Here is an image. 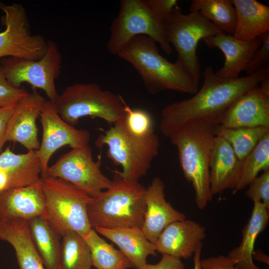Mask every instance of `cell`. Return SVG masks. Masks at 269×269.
Segmentation results:
<instances>
[{
    "instance_id": "6da1fadb",
    "label": "cell",
    "mask_w": 269,
    "mask_h": 269,
    "mask_svg": "<svg viewBox=\"0 0 269 269\" xmlns=\"http://www.w3.org/2000/svg\"><path fill=\"white\" fill-rule=\"evenodd\" d=\"M268 75L269 65L254 74L234 79L219 78L212 67L207 66L202 73L203 83L193 96L173 102L162 109L161 132L168 137L184 123L193 120L218 126L231 103Z\"/></svg>"
},
{
    "instance_id": "7a4b0ae2",
    "label": "cell",
    "mask_w": 269,
    "mask_h": 269,
    "mask_svg": "<svg viewBox=\"0 0 269 269\" xmlns=\"http://www.w3.org/2000/svg\"><path fill=\"white\" fill-rule=\"evenodd\" d=\"M116 55L136 69L151 95L165 90L194 94L199 89V84L188 72L177 62H171L160 55L156 42L146 35L134 36Z\"/></svg>"
},
{
    "instance_id": "3957f363",
    "label": "cell",
    "mask_w": 269,
    "mask_h": 269,
    "mask_svg": "<svg viewBox=\"0 0 269 269\" xmlns=\"http://www.w3.org/2000/svg\"><path fill=\"white\" fill-rule=\"evenodd\" d=\"M215 137V126L199 120L184 123L168 137L177 149L181 168L193 187L195 202L200 210L212 200L209 160Z\"/></svg>"
},
{
    "instance_id": "277c9868",
    "label": "cell",
    "mask_w": 269,
    "mask_h": 269,
    "mask_svg": "<svg viewBox=\"0 0 269 269\" xmlns=\"http://www.w3.org/2000/svg\"><path fill=\"white\" fill-rule=\"evenodd\" d=\"M113 172L111 186L92 197L88 204L90 225L93 229L141 228L145 211L146 188L138 181L127 180Z\"/></svg>"
},
{
    "instance_id": "5b68a950",
    "label": "cell",
    "mask_w": 269,
    "mask_h": 269,
    "mask_svg": "<svg viewBox=\"0 0 269 269\" xmlns=\"http://www.w3.org/2000/svg\"><path fill=\"white\" fill-rule=\"evenodd\" d=\"M40 183L44 201L42 217L60 237L67 231L86 236L93 229L87 213L92 197L61 178L40 177Z\"/></svg>"
},
{
    "instance_id": "8992f818",
    "label": "cell",
    "mask_w": 269,
    "mask_h": 269,
    "mask_svg": "<svg viewBox=\"0 0 269 269\" xmlns=\"http://www.w3.org/2000/svg\"><path fill=\"white\" fill-rule=\"evenodd\" d=\"M54 103L60 117L72 126L84 117L99 118L114 125L126 112V103L121 95L103 90L96 83L69 85Z\"/></svg>"
},
{
    "instance_id": "52a82bcc",
    "label": "cell",
    "mask_w": 269,
    "mask_h": 269,
    "mask_svg": "<svg viewBox=\"0 0 269 269\" xmlns=\"http://www.w3.org/2000/svg\"><path fill=\"white\" fill-rule=\"evenodd\" d=\"M113 125L99 135L95 144L98 147L107 146L108 156L122 168L121 171L115 170L122 177L138 181L158 154L159 138L155 133L145 136L130 133L119 122Z\"/></svg>"
},
{
    "instance_id": "ba28073f",
    "label": "cell",
    "mask_w": 269,
    "mask_h": 269,
    "mask_svg": "<svg viewBox=\"0 0 269 269\" xmlns=\"http://www.w3.org/2000/svg\"><path fill=\"white\" fill-rule=\"evenodd\" d=\"M163 23L167 39L177 52L176 62L199 84L201 72L197 55L198 43L200 40L223 32L199 12L183 14L178 5Z\"/></svg>"
},
{
    "instance_id": "9c48e42d",
    "label": "cell",
    "mask_w": 269,
    "mask_h": 269,
    "mask_svg": "<svg viewBox=\"0 0 269 269\" xmlns=\"http://www.w3.org/2000/svg\"><path fill=\"white\" fill-rule=\"evenodd\" d=\"M110 31L107 47L113 55H116L132 38L140 35L152 38L166 54L172 52L163 22L154 14L145 0H121L119 13L112 22Z\"/></svg>"
},
{
    "instance_id": "30bf717a",
    "label": "cell",
    "mask_w": 269,
    "mask_h": 269,
    "mask_svg": "<svg viewBox=\"0 0 269 269\" xmlns=\"http://www.w3.org/2000/svg\"><path fill=\"white\" fill-rule=\"evenodd\" d=\"M62 56L57 44L48 40L47 51L42 58L33 60L14 57L0 59V65L8 83L19 88L30 84L35 90H43L49 100L55 103L59 96L55 80L60 74Z\"/></svg>"
},
{
    "instance_id": "8fae6325",
    "label": "cell",
    "mask_w": 269,
    "mask_h": 269,
    "mask_svg": "<svg viewBox=\"0 0 269 269\" xmlns=\"http://www.w3.org/2000/svg\"><path fill=\"white\" fill-rule=\"evenodd\" d=\"M0 10L4 13V30L0 32V59L14 57L37 60L45 55L48 41L40 34L30 31L24 7L13 3L7 5L0 1Z\"/></svg>"
},
{
    "instance_id": "7c38bea8",
    "label": "cell",
    "mask_w": 269,
    "mask_h": 269,
    "mask_svg": "<svg viewBox=\"0 0 269 269\" xmlns=\"http://www.w3.org/2000/svg\"><path fill=\"white\" fill-rule=\"evenodd\" d=\"M100 156L94 161L92 150L87 145L72 148L62 155L54 164L48 166L46 176L62 179L94 197L113 183V180L102 172Z\"/></svg>"
},
{
    "instance_id": "4fadbf2b",
    "label": "cell",
    "mask_w": 269,
    "mask_h": 269,
    "mask_svg": "<svg viewBox=\"0 0 269 269\" xmlns=\"http://www.w3.org/2000/svg\"><path fill=\"white\" fill-rule=\"evenodd\" d=\"M39 117L43 134L36 152L42 167L40 177H43L46 175L49 161L57 150L66 145L75 148L89 145L91 134L87 130L77 129L65 122L57 112L55 103L49 100L45 102Z\"/></svg>"
},
{
    "instance_id": "5bb4252c",
    "label": "cell",
    "mask_w": 269,
    "mask_h": 269,
    "mask_svg": "<svg viewBox=\"0 0 269 269\" xmlns=\"http://www.w3.org/2000/svg\"><path fill=\"white\" fill-rule=\"evenodd\" d=\"M46 101L34 90L15 105L6 125V142L19 143L28 151L39 149L40 143L36 122Z\"/></svg>"
},
{
    "instance_id": "9a60e30c",
    "label": "cell",
    "mask_w": 269,
    "mask_h": 269,
    "mask_svg": "<svg viewBox=\"0 0 269 269\" xmlns=\"http://www.w3.org/2000/svg\"><path fill=\"white\" fill-rule=\"evenodd\" d=\"M216 126L269 128V95L264 92L258 85L250 88L231 103Z\"/></svg>"
},
{
    "instance_id": "2e32d148",
    "label": "cell",
    "mask_w": 269,
    "mask_h": 269,
    "mask_svg": "<svg viewBox=\"0 0 269 269\" xmlns=\"http://www.w3.org/2000/svg\"><path fill=\"white\" fill-rule=\"evenodd\" d=\"M144 198L145 211L141 229L147 240L155 245L168 225L184 220L186 216L166 200L164 184L158 177H154L146 188Z\"/></svg>"
},
{
    "instance_id": "e0dca14e",
    "label": "cell",
    "mask_w": 269,
    "mask_h": 269,
    "mask_svg": "<svg viewBox=\"0 0 269 269\" xmlns=\"http://www.w3.org/2000/svg\"><path fill=\"white\" fill-rule=\"evenodd\" d=\"M205 229L188 219L174 222L161 232L155 244L156 252L181 259L190 258L203 247Z\"/></svg>"
},
{
    "instance_id": "ac0fdd59",
    "label": "cell",
    "mask_w": 269,
    "mask_h": 269,
    "mask_svg": "<svg viewBox=\"0 0 269 269\" xmlns=\"http://www.w3.org/2000/svg\"><path fill=\"white\" fill-rule=\"evenodd\" d=\"M202 40L208 47L218 48L224 54V65L215 74L219 78L227 79L239 78L262 43L261 36L251 40L244 41L224 32Z\"/></svg>"
},
{
    "instance_id": "d6986e66",
    "label": "cell",
    "mask_w": 269,
    "mask_h": 269,
    "mask_svg": "<svg viewBox=\"0 0 269 269\" xmlns=\"http://www.w3.org/2000/svg\"><path fill=\"white\" fill-rule=\"evenodd\" d=\"M241 161L224 138L216 136L209 160L210 187L212 195L225 190H234L239 178Z\"/></svg>"
},
{
    "instance_id": "ffe728a7",
    "label": "cell",
    "mask_w": 269,
    "mask_h": 269,
    "mask_svg": "<svg viewBox=\"0 0 269 269\" xmlns=\"http://www.w3.org/2000/svg\"><path fill=\"white\" fill-rule=\"evenodd\" d=\"M44 208L40 179L31 185L0 192V220L18 219L28 221L42 216Z\"/></svg>"
},
{
    "instance_id": "44dd1931",
    "label": "cell",
    "mask_w": 269,
    "mask_h": 269,
    "mask_svg": "<svg viewBox=\"0 0 269 269\" xmlns=\"http://www.w3.org/2000/svg\"><path fill=\"white\" fill-rule=\"evenodd\" d=\"M0 240L13 247L19 269H45L32 241L27 220H0Z\"/></svg>"
},
{
    "instance_id": "7402d4cb",
    "label": "cell",
    "mask_w": 269,
    "mask_h": 269,
    "mask_svg": "<svg viewBox=\"0 0 269 269\" xmlns=\"http://www.w3.org/2000/svg\"><path fill=\"white\" fill-rule=\"evenodd\" d=\"M94 229L117 245L135 269H141L147 263L148 256L156 255L155 245L147 240L141 228L97 227Z\"/></svg>"
},
{
    "instance_id": "603a6c76",
    "label": "cell",
    "mask_w": 269,
    "mask_h": 269,
    "mask_svg": "<svg viewBox=\"0 0 269 269\" xmlns=\"http://www.w3.org/2000/svg\"><path fill=\"white\" fill-rule=\"evenodd\" d=\"M237 17L233 36L253 40L269 31V6L256 0H232Z\"/></svg>"
},
{
    "instance_id": "cb8c5ba5",
    "label": "cell",
    "mask_w": 269,
    "mask_h": 269,
    "mask_svg": "<svg viewBox=\"0 0 269 269\" xmlns=\"http://www.w3.org/2000/svg\"><path fill=\"white\" fill-rule=\"evenodd\" d=\"M269 221V209L261 201H254L251 217L242 231L241 244L228 255L236 266L243 269H250L255 265L252 254L255 242L259 234L267 227Z\"/></svg>"
},
{
    "instance_id": "d4e9b609",
    "label": "cell",
    "mask_w": 269,
    "mask_h": 269,
    "mask_svg": "<svg viewBox=\"0 0 269 269\" xmlns=\"http://www.w3.org/2000/svg\"><path fill=\"white\" fill-rule=\"evenodd\" d=\"M28 222L32 241L45 269H59L60 236L42 216Z\"/></svg>"
},
{
    "instance_id": "484cf974",
    "label": "cell",
    "mask_w": 269,
    "mask_h": 269,
    "mask_svg": "<svg viewBox=\"0 0 269 269\" xmlns=\"http://www.w3.org/2000/svg\"><path fill=\"white\" fill-rule=\"evenodd\" d=\"M189 10L199 12L222 31L233 35L237 17L232 0H193Z\"/></svg>"
},
{
    "instance_id": "4316f807",
    "label": "cell",
    "mask_w": 269,
    "mask_h": 269,
    "mask_svg": "<svg viewBox=\"0 0 269 269\" xmlns=\"http://www.w3.org/2000/svg\"><path fill=\"white\" fill-rule=\"evenodd\" d=\"M91 255L92 265L97 269H127L132 265L120 251L108 243L92 229L84 237Z\"/></svg>"
},
{
    "instance_id": "83f0119b",
    "label": "cell",
    "mask_w": 269,
    "mask_h": 269,
    "mask_svg": "<svg viewBox=\"0 0 269 269\" xmlns=\"http://www.w3.org/2000/svg\"><path fill=\"white\" fill-rule=\"evenodd\" d=\"M61 237L59 269H91V252L84 238L72 231Z\"/></svg>"
},
{
    "instance_id": "f1b7e54d",
    "label": "cell",
    "mask_w": 269,
    "mask_h": 269,
    "mask_svg": "<svg viewBox=\"0 0 269 269\" xmlns=\"http://www.w3.org/2000/svg\"><path fill=\"white\" fill-rule=\"evenodd\" d=\"M269 169V132L258 142L251 151L241 161L237 185L233 194L243 190L258 176L261 171Z\"/></svg>"
},
{
    "instance_id": "f546056e",
    "label": "cell",
    "mask_w": 269,
    "mask_h": 269,
    "mask_svg": "<svg viewBox=\"0 0 269 269\" xmlns=\"http://www.w3.org/2000/svg\"><path fill=\"white\" fill-rule=\"evenodd\" d=\"M269 132L264 126L224 128L215 126V134L227 140L241 161L255 147L258 142Z\"/></svg>"
},
{
    "instance_id": "4dcf8cb0",
    "label": "cell",
    "mask_w": 269,
    "mask_h": 269,
    "mask_svg": "<svg viewBox=\"0 0 269 269\" xmlns=\"http://www.w3.org/2000/svg\"><path fill=\"white\" fill-rule=\"evenodd\" d=\"M41 172V164L0 170V192L35 184Z\"/></svg>"
},
{
    "instance_id": "1f68e13d",
    "label": "cell",
    "mask_w": 269,
    "mask_h": 269,
    "mask_svg": "<svg viewBox=\"0 0 269 269\" xmlns=\"http://www.w3.org/2000/svg\"><path fill=\"white\" fill-rule=\"evenodd\" d=\"M125 115L118 122L129 132L139 136H148L154 133L150 114L142 109H132L125 105Z\"/></svg>"
},
{
    "instance_id": "d6a6232c",
    "label": "cell",
    "mask_w": 269,
    "mask_h": 269,
    "mask_svg": "<svg viewBox=\"0 0 269 269\" xmlns=\"http://www.w3.org/2000/svg\"><path fill=\"white\" fill-rule=\"evenodd\" d=\"M41 164L36 150L16 154L8 147L0 154V170L18 168Z\"/></svg>"
},
{
    "instance_id": "836d02e7",
    "label": "cell",
    "mask_w": 269,
    "mask_h": 269,
    "mask_svg": "<svg viewBox=\"0 0 269 269\" xmlns=\"http://www.w3.org/2000/svg\"><path fill=\"white\" fill-rule=\"evenodd\" d=\"M245 194L253 202L261 201L269 209V169L254 179Z\"/></svg>"
},
{
    "instance_id": "e575fe53",
    "label": "cell",
    "mask_w": 269,
    "mask_h": 269,
    "mask_svg": "<svg viewBox=\"0 0 269 269\" xmlns=\"http://www.w3.org/2000/svg\"><path fill=\"white\" fill-rule=\"evenodd\" d=\"M28 93L24 88L10 85L0 65V108L16 105Z\"/></svg>"
},
{
    "instance_id": "d590c367",
    "label": "cell",
    "mask_w": 269,
    "mask_h": 269,
    "mask_svg": "<svg viewBox=\"0 0 269 269\" xmlns=\"http://www.w3.org/2000/svg\"><path fill=\"white\" fill-rule=\"evenodd\" d=\"M262 43L245 69L247 75L254 74L268 65L269 60V31L261 35Z\"/></svg>"
},
{
    "instance_id": "8d00e7d4",
    "label": "cell",
    "mask_w": 269,
    "mask_h": 269,
    "mask_svg": "<svg viewBox=\"0 0 269 269\" xmlns=\"http://www.w3.org/2000/svg\"><path fill=\"white\" fill-rule=\"evenodd\" d=\"M146 3L154 14L162 22L171 15L177 6L176 0H147Z\"/></svg>"
},
{
    "instance_id": "74e56055",
    "label": "cell",
    "mask_w": 269,
    "mask_h": 269,
    "mask_svg": "<svg viewBox=\"0 0 269 269\" xmlns=\"http://www.w3.org/2000/svg\"><path fill=\"white\" fill-rule=\"evenodd\" d=\"M202 269H243L236 266L228 256L219 255L201 260Z\"/></svg>"
},
{
    "instance_id": "f35d334b",
    "label": "cell",
    "mask_w": 269,
    "mask_h": 269,
    "mask_svg": "<svg viewBox=\"0 0 269 269\" xmlns=\"http://www.w3.org/2000/svg\"><path fill=\"white\" fill-rule=\"evenodd\" d=\"M185 265L181 259L162 254L160 261L156 264L146 263L141 269H184Z\"/></svg>"
},
{
    "instance_id": "ab89813d",
    "label": "cell",
    "mask_w": 269,
    "mask_h": 269,
    "mask_svg": "<svg viewBox=\"0 0 269 269\" xmlns=\"http://www.w3.org/2000/svg\"><path fill=\"white\" fill-rule=\"evenodd\" d=\"M15 105L0 108V154L2 152L3 147L6 142L5 133L7 123L14 111Z\"/></svg>"
},
{
    "instance_id": "60d3db41",
    "label": "cell",
    "mask_w": 269,
    "mask_h": 269,
    "mask_svg": "<svg viewBox=\"0 0 269 269\" xmlns=\"http://www.w3.org/2000/svg\"><path fill=\"white\" fill-rule=\"evenodd\" d=\"M252 258H255L258 261L265 263L269 265V256L264 254L260 250L254 251L252 254Z\"/></svg>"
},
{
    "instance_id": "b9f144b4",
    "label": "cell",
    "mask_w": 269,
    "mask_h": 269,
    "mask_svg": "<svg viewBox=\"0 0 269 269\" xmlns=\"http://www.w3.org/2000/svg\"><path fill=\"white\" fill-rule=\"evenodd\" d=\"M202 247L198 248L194 254L193 269H202L201 265V252Z\"/></svg>"
},
{
    "instance_id": "7bdbcfd3",
    "label": "cell",
    "mask_w": 269,
    "mask_h": 269,
    "mask_svg": "<svg viewBox=\"0 0 269 269\" xmlns=\"http://www.w3.org/2000/svg\"><path fill=\"white\" fill-rule=\"evenodd\" d=\"M260 88L265 93L269 95V75L265 77L261 82Z\"/></svg>"
},
{
    "instance_id": "ee69618b",
    "label": "cell",
    "mask_w": 269,
    "mask_h": 269,
    "mask_svg": "<svg viewBox=\"0 0 269 269\" xmlns=\"http://www.w3.org/2000/svg\"><path fill=\"white\" fill-rule=\"evenodd\" d=\"M250 269H261L259 267H258L256 265H254L252 268H251Z\"/></svg>"
}]
</instances>
